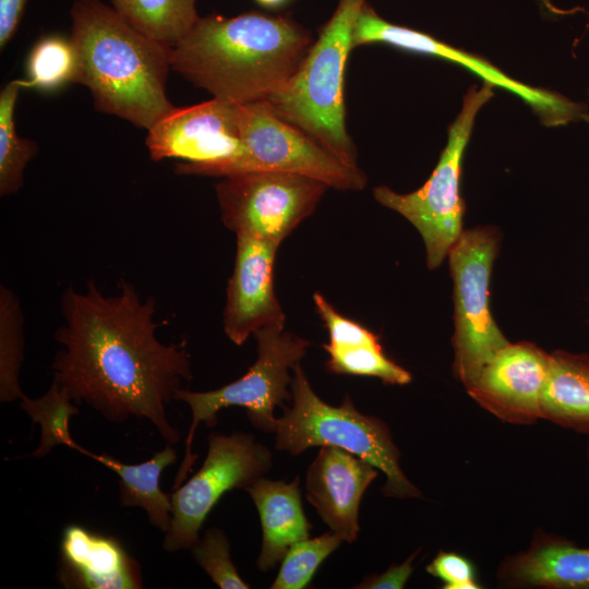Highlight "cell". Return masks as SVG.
<instances>
[{
    "instance_id": "obj_25",
    "label": "cell",
    "mask_w": 589,
    "mask_h": 589,
    "mask_svg": "<svg viewBox=\"0 0 589 589\" xmlns=\"http://www.w3.org/2000/svg\"><path fill=\"white\" fill-rule=\"evenodd\" d=\"M20 407L28 414L33 423H38L40 428L39 444L31 456L45 457L53 447L60 445L75 448L77 443L71 437L69 421L72 416L80 412V409L57 381L52 380L50 387L43 396L22 398Z\"/></svg>"
},
{
    "instance_id": "obj_28",
    "label": "cell",
    "mask_w": 589,
    "mask_h": 589,
    "mask_svg": "<svg viewBox=\"0 0 589 589\" xmlns=\"http://www.w3.org/2000/svg\"><path fill=\"white\" fill-rule=\"evenodd\" d=\"M342 542L333 531L308 538L291 545L281 560L277 577L271 589L305 588L322 562Z\"/></svg>"
},
{
    "instance_id": "obj_4",
    "label": "cell",
    "mask_w": 589,
    "mask_h": 589,
    "mask_svg": "<svg viewBox=\"0 0 589 589\" xmlns=\"http://www.w3.org/2000/svg\"><path fill=\"white\" fill-rule=\"evenodd\" d=\"M366 0H338L290 82L267 99L275 113L298 127L349 166L357 151L346 128L345 74L353 28Z\"/></svg>"
},
{
    "instance_id": "obj_19",
    "label": "cell",
    "mask_w": 589,
    "mask_h": 589,
    "mask_svg": "<svg viewBox=\"0 0 589 589\" xmlns=\"http://www.w3.org/2000/svg\"><path fill=\"white\" fill-rule=\"evenodd\" d=\"M299 483L298 477L289 483L262 477L245 489L262 525L263 542L256 561L262 572L281 562L291 545L310 537Z\"/></svg>"
},
{
    "instance_id": "obj_22",
    "label": "cell",
    "mask_w": 589,
    "mask_h": 589,
    "mask_svg": "<svg viewBox=\"0 0 589 589\" xmlns=\"http://www.w3.org/2000/svg\"><path fill=\"white\" fill-rule=\"evenodd\" d=\"M110 5L132 26L148 37L175 47L201 16L197 0H109Z\"/></svg>"
},
{
    "instance_id": "obj_8",
    "label": "cell",
    "mask_w": 589,
    "mask_h": 589,
    "mask_svg": "<svg viewBox=\"0 0 589 589\" xmlns=\"http://www.w3.org/2000/svg\"><path fill=\"white\" fill-rule=\"evenodd\" d=\"M493 96V86H472L464 97L460 112L448 129V139L438 163L418 190L401 194L381 185L374 199L408 219L420 232L430 269L441 265L462 230L464 201L460 196L462 157L476 116Z\"/></svg>"
},
{
    "instance_id": "obj_12",
    "label": "cell",
    "mask_w": 589,
    "mask_h": 589,
    "mask_svg": "<svg viewBox=\"0 0 589 589\" xmlns=\"http://www.w3.org/2000/svg\"><path fill=\"white\" fill-rule=\"evenodd\" d=\"M377 43L405 51L437 57L464 67L482 79L484 83L493 87H501L520 97L548 127L565 125L578 121L584 118L587 110V105L509 77L481 57L457 49L418 29L393 24L365 3L353 28L352 48Z\"/></svg>"
},
{
    "instance_id": "obj_27",
    "label": "cell",
    "mask_w": 589,
    "mask_h": 589,
    "mask_svg": "<svg viewBox=\"0 0 589 589\" xmlns=\"http://www.w3.org/2000/svg\"><path fill=\"white\" fill-rule=\"evenodd\" d=\"M328 354L326 368L336 374L372 376L386 384L406 385L411 374L388 359L381 344H359L351 346H332L325 344Z\"/></svg>"
},
{
    "instance_id": "obj_36",
    "label": "cell",
    "mask_w": 589,
    "mask_h": 589,
    "mask_svg": "<svg viewBox=\"0 0 589 589\" xmlns=\"http://www.w3.org/2000/svg\"><path fill=\"white\" fill-rule=\"evenodd\" d=\"M586 459H587V465H588V476H589V441H588L587 447H586Z\"/></svg>"
},
{
    "instance_id": "obj_11",
    "label": "cell",
    "mask_w": 589,
    "mask_h": 589,
    "mask_svg": "<svg viewBox=\"0 0 589 589\" xmlns=\"http://www.w3.org/2000/svg\"><path fill=\"white\" fill-rule=\"evenodd\" d=\"M318 180L280 171L224 177L215 190L224 225L277 244L309 217L327 190Z\"/></svg>"
},
{
    "instance_id": "obj_24",
    "label": "cell",
    "mask_w": 589,
    "mask_h": 589,
    "mask_svg": "<svg viewBox=\"0 0 589 589\" xmlns=\"http://www.w3.org/2000/svg\"><path fill=\"white\" fill-rule=\"evenodd\" d=\"M24 359V313L17 296L0 286V400L12 402L26 395L20 386Z\"/></svg>"
},
{
    "instance_id": "obj_30",
    "label": "cell",
    "mask_w": 589,
    "mask_h": 589,
    "mask_svg": "<svg viewBox=\"0 0 589 589\" xmlns=\"http://www.w3.org/2000/svg\"><path fill=\"white\" fill-rule=\"evenodd\" d=\"M313 301L317 313L328 332V345L351 346L359 344H380L378 337L373 332L356 321L340 315L321 292H314Z\"/></svg>"
},
{
    "instance_id": "obj_10",
    "label": "cell",
    "mask_w": 589,
    "mask_h": 589,
    "mask_svg": "<svg viewBox=\"0 0 589 589\" xmlns=\"http://www.w3.org/2000/svg\"><path fill=\"white\" fill-rule=\"evenodd\" d=\"M272 468L271 450L253 435L212 432L200 470L171 496V522L163 548L167 552L191 550L200 529L219 498L233 489L245 490Z\"/></svg>"
},
{
    "instance_id": "obj_7",
    "label": "cell",
    "mask_w": 589,
    "mask_h": 589,
    "mask_svg": "<svg viewBox=\"0 0 589 589\" xmlns=\"http://www.w3.org/2000/svg\"><path fill=\"white\" fill-rule=\"evenodd\" d=\"M253 336L256 339L257 358L243 376L214 390L192 392L181 388L176 394V400L183 401L191 408L192 422L173 490L185 480L196 459L191 447L197 425L203 422L208 428L214 426L219 410L230 406L242 407L256 429L275 432V407H283V401L290 398V370L306 354L310 341L277 327L262 328Z\"/></svg>"
},
{
    "instance_id": "obj_1",
    "label": "cell",
    "mask_w": 589,
    "mask_h": 589,
    "mask_svg": "<svg viewBox=\"0 0 589 589\" xmlns=\"http://www.w3.org/2000/svg\"><path fill=\"white\" fill-rule=\"evenodd\" d=\"M157 302L142 298L125 279L119 292L105 294L94 279L85 291L72 286L61 296V346L51 371L75 404H85L112 423L135 417L148 420L171 445L180 432L167 407L184 381L192 378L185 341L164 344L157 337Z\"/></svg>"
},
{
    "instance_id": "obj_16",
    "label": "cell",
    "mask_w": 589,
    "mask_h": 589,
    "mask_svg": "<svg viewBox=\"0 0 589 589\" xmlns=\"http://www.w3.org/2000/svg\"><path fill=\"white\" fill-rule=\"evenodd\" d=\"M378 469L337 446H320L308 468L306 500L330 531L349 543L358 538L359 506Z\"/></svg>"
},
{
    "instance_id": "obj_21",
    "label": "cell",
    "mask_w": 589,
    "mask_h": 589,
    "mask_svg": "<svg viewBox=\"0 0 589 589\" xmlns=\"http://www.w3.org/2000/svg\"><path fill=\"white\" fill-rule=\"evenodd\" d=\"M75 450L88 456L119 477V503L123 507H140L147 514L152 526L166 533L171 522V496L161 491L159 478L163 470L175 464L177 452L173 445L155 453L148 460L129 465L106 454H95L81 445Z\"/></svg>"
},
{
    "instance_id": "obj_33",
    "label": "cell",
    "mask_w": 589,
    "mask_h": 589,
    "mask_svg": "<svg viewBox=\"0 0 589 589\" xmlns=\"http://www.w3.org/2000/svg\"><path fill=\"white\" fill-rule=\"evenodd\" d=\"M27 0H0V48L14 36L24 14Z\"/></svg>"
},
{
    "instance_id": "obj_31",
    "label": "cell",
    "mask_w": 589,
    "mask_h": 589,
    "mask_svg": "<svg viewBox=\"0 0 589 589\" xmlns=\"http://www.w3.org/2000/svg\"><path fill=\"white\" fill-rule=\"evenodd\" d=\"M426 573L440 579L444 589L481 588L472 563L455 552L440 551L426 566Z\"/></svg>"
},
{
    "instance_id": "obj_15",
    "label": "cell",
    "mask_w": 589,
    "mask_h": 589,
    "mask_svg": "<svg viewBox=\"0 0 589 589\" xmlns=\"http://www.w3.org/2000/svg\"><path fill=\"white\" fill-rule=\"evenodd\" d=\"M278 247L267 240L237 235L236 260L227 287L223 326L226 336L238 346L262 328L285 327L286 315L273 284Z\"/></svg>"
},
{
    "instance_id": "obj_29",
    "label": "cell",
    "mask_w": 589,
    "mask_h": 589,
    "mask_svg": "<svg viewBox=\"0 0 589 589\" xmlns=\"http://www.w3.org/2000/svg\"><path fill=\"white\" fill-rule=\"evenodd\" d=\"M195 562L221 589H248L230 556L229 541L218 528L208 529L191 548Z\"/></svg>"
},
{
    "instance_id": "obj_5",
    "label": "cell",
    "mask_w": 589,
    "mask_h": 589,
    "mask_svg": "<svg viewBox=\"0 0 589 589\" xmlns=\"http://www.w3.org/2000/svg\"><path fill=\"white\" fill-rule=\"evenodd\" d=\"M290 384L292 404L277 419L275 447L290 455L314 446H337L375 466L386 476L382 493L395 498H420L422 493L405 476L400 452L388 425L361 413L346 395L338 407L326 404L311 387L300 363Z\"/></svg>"
},
{
    "instance_id": "obj_9",
    "label": "cell",
    "mask_w": 589,
    "mask_h": 589,
    "mask_svg": "<svg viewBox=\"0 0 589 589\" xmlns=\"http://www.w3.org/2000/svg\"><path fill=\"white\" fill-rule=\"evenodd\" d=\"M496 233L488 227L462 231L448 253L454 280V371L466 388L509 341L495 324L489 283L496 254Z\"/></svg>"
},
{
    "instance_id": "obj_2",
    "label": "cell",
    "mask_w": 589,
    "mask_h": 589,
    "mask_svg": "<svg viewBox=\"0 0 589 589\" xmlns=\"http://www.w3.org/2000/svg\"><path fill=\"white\" fill-rule=\"evenodd\" d=\"M312 43L290 13H212L172 47L171 69L215 98L245 105L279 93Z\"/></svg>"
},
{
    "instance_id": "obj_26",
    "label": "cell",
    "mask_w": 589,
    "mask_h": 589,
    "mask_svg": "<svg viewBox=\"0 0 589 589\" xmlns=\"http://www.w3.org/2000/svg\"><path fill=\"white\" fill-rule=\"evenodd\" d=\"M79 59L72 41L59 36L39 40L27 61V79L20 80L22 87L44 91L68 83H79Z\"/></svg>"
},
{
    "instance_id": "obj_35",
    "label": "cell",
    "mask_w": 589,
    "mask_h": 589,
    "mask_svg": "<svg viewBox=\"0 0 589 589\" xmlns=\"http://www.w3.org/2000/svg\"><path fill=\"white\" fill-rule=\"evenodd\" d=\"M582 120H585L586 122L589 123V93H588V105H587V110H586V112H585V116H584Z\"/></svg>"
},
{
    "instance_id": "obj_34",
    "label": "cell",
    "mask_w": 589,
    "mask_h": 589,
    "mask_svg": "<svg viewBox=\"0 0 589 589\" xmlns=\"http://www.w3.org/2000/svg\"><path fill=\"white\" fill-rule=\"evenodd\" d=\"M260 7L267 10H278L287 5L292 0H254Z\"/></svg>"
},
{
    "instance_id": "obj_13",
    "label": "cell",
    "mask_w": 589,
    "mask_h": 589,
    "mask_svg": "<svg viewBox=\"0 0 589 589\" xmlns=\"http://www.w3.org/2000/svg\"><path fill=\"white\" fill-rule=\"evenodd\" d=\"M240 108L215 97L175 107L147 130L145 143L151 158L212 164L237 156L241 152Z\"/></svg>"
},
{
    "instance_id": "obj_6",
    "label": "cell",
    "mask_w": 589,
    "mask_h": 589,
    "mask_svg": "<svg viewBox=\"0 0 589 589\" xmlns=\"http://www.w3.org/2000/svg\"><path fill=\"white\" fill-rule=\"evenodd\" d=\"M241 152L229 159L176 165L179 175L228 177L250 171H280L309 177L337 190H362L366 177L278 117L267 100L241 105Z\"/></svg>"
},
{
    "instance_id": "obj_3",
    "label": "cell",
    "mask_w": 589,
    "mask_h": 589,
    "mask_svg": "<svg viewBox=\"0 0 589 589\" xmlns=\"http://www.w3.org/2000/svg\"><path fill=\"white\" fill-rule=\"evenodd\" d=\"M70 16L79 84L89 89L97 110L148 130L175 108L166 95L172 47L100 0H75Z\"/></svg>"
},
{
    "instance_id": "obj_17",
    "label": "cell",
    "mask_w": 589,
    "mask_h": 589,
    "mask_svg": "<svg viewBox=\"0 0 589 589\" xmlns=\"http://www.w3.org/2000/svg\"><path fill=\"white\" fill-rule=\"evenodd\" d=\"M57 578L65 588H143L141 567L121 542L80 525L63 530Z\"/></svg>"
},
{
    "instance_id": "obj_23",
    "label": "cell",
    "mask_w": 589,
    "mask_h": 589,
    "mask_svg": "<svg viewBox=\"0 0 589 589\" xmlns=\"http://www.w3.org/2000/svg\"><path fill=\"white\" fill-rule=\"evenodd\" d=\"M20 80L9 82L0 93V195L8 196L21 190L24 171L37 154L35 142L21 137L15 128L14 110Z\"/></svg>"
},
{
    "instance_id": "obj_14",
    "label": "cell",
    "mask_w": 589,
    "mask_h": 589,
    "mask_svg": "<svg viewBox=\"0 0 589 589\" xmlns=\"http://www.w3.org/2000/svg\"><path fill=\"white\" fill-rule=\"evenodd\" d=\"M549 369L550 353L529 342H509L484 365L467 392L497 419L532 424L541 419Z\"/></svg>"
},
{
    "instance_id": "obj_20",
    "label": "cell",
    "mask_w": 589,
    "mask_h": 589,
    "mask_svg": "<svg viewBox=\"0 0 589 589\" xmlns=\"http://www.w3.org/2000/svg\"><path fill=\"white\" fill-rule=\"evenodd\" d=\"M541 419L589 436V354L556 350L541 396Z\"/></svg>"
},
{
    "instance_id": "obj_18",
    "label": "cell",
    "mask_w": 589,
    "mask_h": 589,
    "mask_svg": "<svg viewBox=\"0 0 589 589\" xmlns=\"http://www.w3.org/2000/svg\"><path fill=\"white\" fill-rule=\"evenodd\" d=\"M496 577L509 588L589 589V546L540 530L528 549L501 562Z\"/></svg>"
},
{
    "instance_id": "obj_32",
    "label": "cell",
    "mask_w": 589,
    "mask_h": 589,
    "mask_svg": "<svg viewBox=\"0 0 589 589\" xmlns=\"http://www.w3.org/2000/svg\"><path fill=\"white\" fill-rule=\"evenodd\" d=\"M420 550L414 551L406 561L399 565H392L381 575L366 577L359 586V589H401L405 587L413 572L412 562Z\"/></svg>"
}]
</instances>
